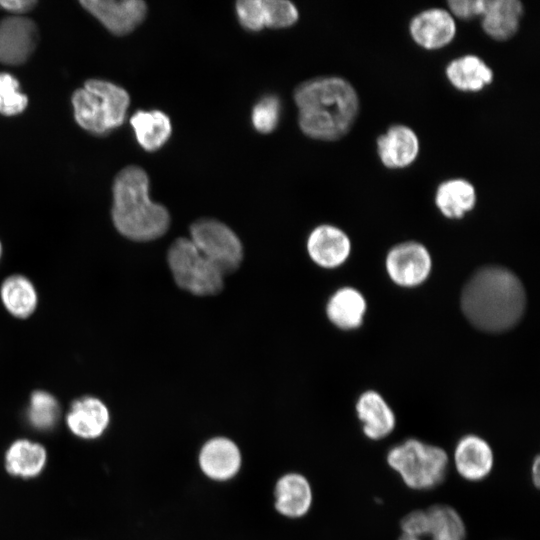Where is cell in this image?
<instances>
[{
	"label": "cell",
	"mask_w": 540,
	"mask_h": 540,
	"mask_svg": "<svg viewBox=\"0 0 540 540\" xmlns=\"http://www.w3.org/2000/svg\"><path fill=\"white\" fill-rule=\"evenodd\" d=\"M130 123L138 143L146 151L161 148L172 133L170 118L159 110H139Z\"/></svg>",
	"instance_id": "22"
},
{
	"label": "cell",
	"mask_w": 540,
	"mask_h": 540,
	"mask_svg": "<svg viewBox=\"0 0 540 540\" xmlns=\"http://www.w3.org/2000/svg\"><path fill=\"white\" fill-rule=\"evenodd\" d=\"M262 4L265 27L286 28L298 20V10L290 1L262 0Z\"/></svg>",
	"instance_id": "30"
},
{
	"label": "cell",
	"mask_w": 540,
	"mask_h": 540,
	"mask_svg": "<svg viewBox=\"0 0 540 540\" xmlns=\"http://www.w3.org/2000/svg\"><path fill=\"white\" fill-rule=\"evenodd\" d=\"M110 420L107 406L98 398L84 396L75 400L66 416L70 431L83 439H95L107 429Z\"/></svg>",
	"instance_id": "17"
},
{
	"label": "cell",
	"mask_w": 540,
	"mask_h": 540,
	"mask_svg": "<svg viewBox=\"0 0 540 540\" xmlns=\"http://www.w3.org/2000/svg\"><path fill=\"white\" fill-rule=\"evenodd\" d=\"M3 305L17 318H27L36 309L38 297L32 282L22 275L6 278L0 288Z\"/></svg>",
	"instance_id": "25"
},
{
	"label": "cell",
	"mask_w": 540,
	"mask_h": 540,
	"mask_svg": "<svg viewBox=\"0 0 540 540\" xmlns=\"http://www.w3.org/2000/svg\"><path fill=\"white\" fill-rule=\"evenodd\" d=\"M127 91L108 81L90 79L72 95L76 122L85 130L104 135L119 127L126 116Z\"/></svg>",
	"instance_id": "4"
},
{
	"label": "cell",
	"mask_w": 540,
	"mask_h": 540,
	"mask_svg": "<svg viewBox=\"0 0 540 540\" xmlns=\"http://www.w3.org/2000/svg\"><path fill=\"white\" fill-rule=\"evenodd\" d=\"M408 31L411 39L425 50L448 46L457 34L455 18L444 8L432 7L412 17Z\"/></svg>",
	"instance_id": "8"
},
{
	"label": "cell",
	"mask_w": 540,
	"mask_h": 540,
	"mask_svg": "<svg viewBox=\"0 0 540 540\" xmlns=\"http://www.w3.org/2000/svg\"><path fill=\"white\" fill-rule=\"evenodd\" d=\"M477 202L475 186L464 178L442 181L435 192V204L447 218L459 219L471 211Z\"/></svg>",
	"instance_id": "21"
},
{
	"label": "cell",
	"mask_w": 540,
	"mask_h": 540,
	"mask_svg": "<svg viewBox=\"0 0 540 540\" xmlns=\"http://www.w3.org/2000/svg\"><path fill=\"white\" fill-rule=\"evenodd\" d=\"M27 96L21 92L18 80L9 73H0V113L12 116L25 110Z\"/></svg>",
	"instance_id": "28"
},
{
	"label": "cell",
	"mask_w": 540,
	"mask_h": 540,
	"mask_svg": "<svg viewBox=\"0 0 540 540\" xmlns=\"http://www.w3.org/2000/svg\"><path fill=\"white\" fill-rule=\"evenodd\" d=\"M531 479L535 488L540 486V457L536 455L532 461L531 465Z\"/></svg>",
	"instance_id": "35"
},
{
	"label": "cell",
	"mask_w": 540,
	"mask_h": 540,
	"mask_svg": "<svg viewBox=\"0 0 540 540\" xmlns=\"http://www.w3.org/2000/svg\"><path fill=\"white\" fill-rule=\"evenodd\" d=\"M386 268L390 278L398 285L413 287L422 283L431 270L427 249L416 242L395 246L387 255Z\"/></svg>",
	"instance_id": "9"
},
{
	"label": "cell",
	"mask_w": 540,
	"mask_h": 540,
	"mask_svg": "<svg viewBox=\"0 0 540 540\" xmlns=\"http://www.w3.org/2000/svg\"><path fill=\"white\" fill-rule=\"evenodd\" d=\"M453 461L457 473L463 479L478 482L492 472L494 452L484 438L476 434H467L457 441Z\"/></svg>",
	"instance_id": "13"
},
{
	"label": "cell",
	"mask_w": 540,
	"mask_h": 540,
	"mask_svg": "<svg viewBox=\"0 0 540 540\" xmlns=\"http://www.w3.org/2000/svg\"><path fill=\"white\" fill-rule=\"evenodd\" d=\"M463 313L473 326L487 332L513 327L525 309V291L515 274L504 267L476 271L461 294Z\"/></svg>",
	"instance_id": "2"
},
{
	"label": "cell",
	"mask_w": 540,
	"mask_h": 540,
	"mask_svg": "<svg viewBox=\"0 0 540 540\" xmlns=\"http://www.w3.org/2000/svg\"><path fill=\"white\" fill-rule=\"evenodd\" d=\"M47 460L45 448L35 442L20 439L11 444L5 455L7 471L21 478H33L44 469Z\"/></svg>",
	"instance_id": "23"
},
{
	"label": "cell",
	"mask_w": 540,
	"mask_h": 540,
	"mask_svg": "<svg viewBox=\"0 0 540 540\" xmlns=\"http://www.w3.org/2000/svg\"><path fill=\"white\" fill-rule=\"evenodd\" d=\"M398 540H426L424 538H417V537H411L404 534H401L398 538Z\"/></svg>",
	"instance_id": "36"
},
{
	"label": "cell",
	"mask_w": 540,
	"mask_h": 540,
	"mask_svg": "<svg viewBox=\"0 0 540 540\" xmlns=\"http://www.w3.org/2000/svg\"><path fill=\"white\" fill-rule=\"evenodd\" d=\"M2 255V245H1V242H0V257Z\"/></svg>",
	"instance_id": "37"
},
{
	"label": "cell",
	"mask_w": 540,
	"mask_h": 540,
	"mask_svg": "<svg viewBox=\"0 0 540 540\" xmlns=\"http://www.w3.org/2000/svg\"><path fill=\"white\" fill-rule=\"evenodd\" d=\"M275 508L283 516L299 518L310 510L312 489L305 476L299 473H287L281 476L275 485Z\"/></svg>",
	"instance_id": "20"
},
{
	"label": "cell",
	"mask_w": 540,
	"mask_h": 540,
	"mask_svg": "<svg viewBox=\"0 0 540 540\" xmlns=\"http://www.w3.org/2000/svg\"><path fill=\"white\" fill-rule=\"evenodd\" d=\"M236 13L240 24L249 31H259L265 27L262 0L238 1Z\"/></svg>",
	"instance_id": "31"
},
{
	"label": "cell",
	"mask_w": 540,
	"mask_h": 540,
	"mask_svg": "<svg viewBox=\"0 0 540 540\" xmlns=\"http://www.w3.org/2000/svg\"><path fill=\"white\" fill-rule=\"evenodd\" d=\"M386 461L408 488L419 491L442 484L449 466V456L443 448L416 438L392 446Z\"/></svg>",
	"instance_id": "5"
},
{
	"label": "cell",
	"mask_w": 540,
	"mask_h": 540,
	"mask_svg": "<svg viewBox=\"0 0 540 540\" xmlns=\"http://www.w3.org/2000/svg\"><path fill=\"white\" fill-rule=\"evenodd\" d=\"M366 310L364 297L357 290L345 287L334 293L327 304V316L337 327L353 329L363 320Z\"/></svg>",
	"instance_id": "24"
},
{
	"label": "cell",
	"mask_w": 540,
	"mask_h": 540,
	"mask_svg": "<svg viewBox=\"0 0 540 540\" xmlns=\"http://www.w3.org/2000/svg\"><path fill=\"white\" fill-rule=\"evenodd\" d=\"M401 534L426 538L429 530V517L426 510L416 509L407 513L400 521Z\"/></svg>",
	"instance_id": "32"
},
{
	"label": "cell",
	"mask_w": 540,
	"mask_h": 540,
	"mask_svg": "<svg viewBox=\"0 0 540 540\" xmlns=\"http://www.w3.org/2000/svg\"><path fill=\"white\" fill-rule=\"evenodd\" d=\"M189 239L223 275L236 271L243 260V246L236 233L212 218H201L190 226Z\"/></svg>",
	"instance_id": "7"
},
{
	"label": "cell",
	"mask_w": 540,
	"mask_h": 540,
	"mask_svg": "<svg viewBox=\"0 0 540 540\" xmlns=\"http://www.w3.org/2000/svg\"><path fill=\"white\" fill-rule=\"evenodd\" d=\"M202 472L210 479L226 481L233 478L242 463L241 452L227 437H214L201 447L198 457Z\"/></svg>",
	"instance_id": "14"
},
{
	"label": "cell",
	"mask_w": 540,
	"mask_h": 540,
	"mask_svg": "<svg viewBox=\"0 0 540 540\" xmlns=\"http://www.w3.org/2000/svg\"><path fill=\"white\" fill-rule=\"evenodd\" d=\"M524 6L519 0H485L480 17L484 33L495 41H507L519 30Z\"/></svg>",
	"instance_id": "16"
},
{
	"label": "cell",
	"mask_w": 540,
	"mask_h": 540,
	"mask_svg": "<svg viewBox=\"0 0 540 540\" xmlns=\"http://www.w3.org/2000/svg\"><path fill=\"white\" fill-rule=\"evenodd\" d=\"M376 151L381 164L388 169H404L419 156L420 140L413 128L393 124L376 139Z\"/></svg>",
	"instance_id": "11"
},
{
	"label": "cell",
	"mask_w": 540,
	"mask_h": 540,
	"mask_svg": "<svg viewBox=\"0 0 540 540\" xmlns=\"http://www.w3.org/2000/svg\"><path fill=\"white\" fill-rule=\"evenodd\" d=\"M356 412L362 423V431L370 440H382L395 429V414L376 391L370 390L361 394L356 403Z\"/></svg>",
	"instance_id": "18"
},
{
	"label": "cell",
	"mask_w": 540,
	"mask_h": 540,
	"mask_svg": "<svg viewBox=\"0 0 540 540\" xmlns=\"http://www.w3.org/2000/svg\"><path fill=\"white\" fill-rule=\"evenodd\" d=\"M429 530L426 540H465L466 526L460 514L447 504H433L426 509Z\"/></svg>",
	"instance_id": "26"
},
{
	"label": "cell",
	"mask_w": 540,
	"mask_h": 540,
	"mask_svg": "<svg viewBox=\"0 0 540 540\" xmlns=\"http://www.w3.org/2000/svg\"><path fill=\"white\" fill-rule=\"evenodd\" d=\"M60 418V405L49 392L34 391L29 400L27 419L29 424L39 431H50Z\"/></svg>",
	"instance_id": "27"
},
{
	"label": "cell",
	"mask_w": 540,
	"mask_h": 540,
	"mask_svg": "<svg viewBox=\"0 0 540 540\" xmlns=\"http://www.w3.org/2000/svg\"><path fill=\"white\" fill-rule=\"evenodd\" d=\"M298 123L308 137L336 141L348 134L360 110L355 87L339 76L306 80L294 91Z\"/></svg>",
	"instance_id": "1"
},
{
	"label": "cell",
	"mask_w": 540,
	"mask_h": 540,
	"mask_svg": "<svg viewBox=\"0 0 540 540\" xmlns=\"http://www.w3.org/2000/svg\"><path fill=\"white\" fill-rule=\"evenodd\" d=\"M281 104L277 96L266 95L253 107L251 120L255 130L267 134L272 132L280 119Z\"/></svg>",
	"instance_id": "29"
},
{
	"label": "cell",
	"mask_w": 540,
	"mask_h": 540,
	"mask_svg": "<svg viewBox=\"0 0 540 540\" xmlns=\"http://www.w3.org/2000/svg\"><path fill=\"white\" fill-rule=\"evenodd\" d=\"M445 76L451 86L464 93L480 92L494 80L492 68L475 54L452 59L445 67Z\"/></svg>",
	"instance_id": "19"
},
{
	"label": "cell",
	"mask_w": 540,
	"mask_h": 540,
	"mask_svg": "<svg viewBox=\"0 0 540 540\" xmlns=\"http://www.w3.org/2000/svg\"><path fill=\"white\" fill-rule=\"evenodd\" d=\"M447 6V10L454 18L470 20L481 17L485 8V0H449Z\"/></svg>",
	"instance_id": "33"
},
{
	"label": "cell",
	"mask_w": 540,
	"mask_h": 540,
	"mask_svg": "<svg viewBox=\"0 0 540 540\" xmlns=\"http://www.w3.org/2000/svg\"><path fill=\"white\" fill-rule=\"evenodd\" d=\"M37 4L34 0H0V8L13 13H25Z\"/></svg>",
	"instance_id": "34"
},
{
	"label": "cell",
	"mask_w": 540,
	"mask_h": 540,
	"mask_svg": "<svg viewBox=\"0 0 540 540\" xmlns=\"http://www.w3.org/2000/svg\"><path fill=\"white\" fill-rule=\"evenodd\" d=\"M38 42L34 21L22 16H10L0 21V62L8 65L24 63Z\"/></svg>",
	"instance_id": "12"
},
{
	"label": "cell",
	"mask_w": 540,
	"mask_h": 540,
	"mask_svg": "<svg viewBox=\"0 0 540 540\" xmlns=\"http://www.w3.org/2000/svg\"><path fill=\"white\" fill-rule=\"evenodd\" d=\"M350 249L348 236L338 227L329 224L317 226L307 240L310 258L324 268L341 265L348 258Z\"/></svg>",
	"instance_id": "15"
},
{
	"label": "cell",
	"mask_w": 540,
	"mask_h": 540,
	"mask_svg": "<svg viewBox=\"0 0 540 540\" xmlns=\"http://www.w3.org/2000/svg\"><path fill=\"white\" fill-rule=\"evenodd\" d=\"M80 3L116 35L132 32L147 14L146 3L141 0H82Z\"/></svg>",
	"instance_id": "10"
},
{
	"label": "cell",
	"mask_w": 540,
	"mask_h": 540,
	"mask_svg": "<svg viewBox=\"0 0 540 540\" xmlns=\"http://www.w3.org/2000/svg\"><path fill=\"white\" fill-rule=\"evenodd\" d=\"M167 261L175 283L196 295L218 294L224 275L196 248L189 238H177L169 247Z\"/></svg>",
	"instance_id": "6"
},
{
	"label": "cell",
	"mask_w": 540,
	"mask_h": 540,
	"mask_svg": "<svg viewBox=\"0 0 540 540\" xmlns=\"http://www.w3.org/2000/svg\"><path fill=\"white\" fill-rule=\"evenodd\" d=\"M113 223L123 236L150 241L163 236L170 226V214L149 197V178L138 166L123 168L113 183Z\"/></svg>",
	"instance_id": "3"
}]
</instances>
